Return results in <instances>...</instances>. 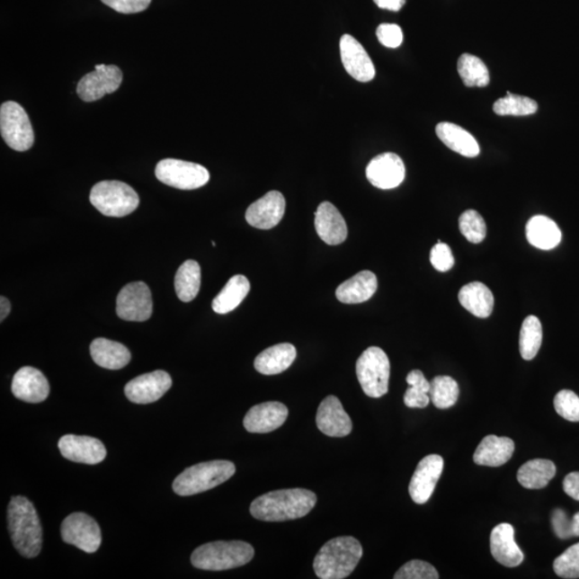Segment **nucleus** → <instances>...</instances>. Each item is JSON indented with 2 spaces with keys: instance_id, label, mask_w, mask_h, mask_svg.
I'll return each instance as SVG.
<instances>
[{
  "instance_id": "a878e982",
  "label": "nucleus",
  "mask_w": 579,
  "mask_h": 579,
  "mask_svg": "<svg viewBox=\"0 0 579 579\" xmlns=\"http://www.w3.org/2000/svg\"><path fill=\"white\" fill-rule=\"evenodd\" d=\"M92 358L98 366L110 370H119L129 364L130 351L124 344L97 338L91 344Z\"/></svg>"
},
{
  "instance_id": "4468645a",
  "label": "nucleus",
  "mask_w": 579,
  "mask_h": 579,
  "mask_svg": "<svg viewBox=\"0 0 579 579\" xmlns=\"http://www.w3.org/2000/svg\"><path fill=\"white\" fill-rule=\"evenodd\" d=\"M443 467V459L436 454L428 455L420 461L409 485V494L415 503L425 504L431 499Z\"/></svg>"
},
{
  "instance_id": "cd10ccee",
  "label": "nucleus",
  "mask_w": 579,
  "mask_h": 579,
  "mask_svg": "<svg viewBox=\"0 0 579 579\" xmlns=\"http://www.w3.org/2000/svg\"><path fill=\"white\" fill-rule=\"evenodd\" d=\"M436 132L440 140L455 153L468 158H475L480 155V145L464 128L452 122H440L436 127Z\"/></svg>"
},
{
  "instance_id": "f03ea898",
  "label": "nucleus",
  "mask_w": 579,
  "mask_h": 579,
  "mask_svg": "<svg viewBox=\"0 0 579 579\" xmlns=\"http://www.w3.org/2000/svg\"><path fill=\"white\" fill-rule=\"evenodd\" d=\"M8 529L16 550L25 558H35L42 548V527L35 506L23 495L10 500Z\"/></svg>"
},
{
  "instance_id": "c9c22d12",
  "label": "nucleus",
  "mask_w": 579,
  "mask_h": 579,
  "mask_svg": "<svg viewBox=\"0 0 579 579\" xmlns=\"http://www.w3.org/2000/svg\"><path fill=\"white\" fill-rule=\"evenodd\" d=\"M430 397L436 408L449 409L458 402L459 387L453 378L438 376L431 382Z\"/></svg>"
},
{
  "instance_id": "c85d7f7f",
  "label": "nucleus",
  "mask_w": 579,
  "mask_h": 579,
  "mask_svg": "<svg viewBox=\"0 0 579 579\" xmlns=\"http://www.w3.org/2000/svg\"><path fill=\"white\" fill-rule=\"evenodd\" d=\"M459 303L477 318L485 319L492 315L494 298L491 290L482 282L468 283L460 289Z\"/></svg>"
},
{
  "instance_id": "393cba45",
  "label": "nucleus",
  "mask_w": 579,
  "mask_h": 579,
  "mask_svg": "<svg viewBox=\"0 0 579 579\" xmlns=\"http://www.w3.org/2000/svg\"><path fill=\"white\" fill-rule=\"evenodd\" d=\"M378 281L374 272H358L336 290V298L343 304H361L372 298L377 291Z\"/></svg>"
},
{
  "instance_id": "f8f14e48",
  "label": "nucleus",
  "mask_w": 579,
  "mask_h": 579,
  "mask_svg": "<svg viewBox=\"0 0 579 579\" xmlns=\"http://www.w3.org/2000/svg\"><path fill=\"white\" fill-rule=\"evenodd\" d=\"M122 82V72L114 65H97L93 72L83 76L76 92L85 102H97L107 94H112L120 88Z\"/></svg>"
},
{
  "instance_id": "3c124183",
  "label": "nucleus",
  "mask_w": 579,
  "mask_h": 579,
  "mask_svg": "<svg viewBox=\"0 0 579 579\" xmlns=\"http://www.w3.org/2000/svg\"><path fill=\"white\" fill-rule=\"evenodd\" d=\"M11 310V304L9 300L4 297L0 298V321L7 318Z\"/></svg>"
},
{
  "instance_id": "79ce46f5",
  "label": "nucleus",
  "mask_w": 579,
  "mask_h": 579,
  "mask_svg": "<svg viewBox=\"0 0 579 579\" xmlns=\"http://www.w3.org/2000/svg\"><path fill=\"white\" fill-rule=\"evenodd\" d=\"M395 579H438L434 566L422 560L406 562L394 575Z\"/></svg>"
},
{
  "instance_id": "f704fd0d",
  "label": "nucleus",
  "mask_w": 579,
  "mask_h": 579,
  "mask_svg": "<svg viewBox=\"0 0 579 579\" xmlns=\"http://www.w3.org/2000/svg\"><path fill=\"white\" fill-rule=\"evenodd\" d=\"M459 74L468 87H485L489 85V71L483 60L471 54H463L458 63Z\"/></svg>"
},
{
  "instance_id": "72a5a7b5",
  "label": "nucleus",
  "mask_w": 579,
  "mask_h": 579,
  "mask_svg": "<svg viewBox=\"0 0 579 579\" xmlns=\"http://www.w3.org/2000/svg\"><path fill=\"white\" fill-rule=\"evenodd\" d=\"M543 330L541 321L536 316H528L522 322L520 336V351L523 360L536 358L542 346Z\"/></svg>"
},
{
  "instance_id": "a211bd4d",
  "label": "nucleus",
  "mask_w": 579,
  "mask_h": 579,
  "mask_svg": "<svg viewBox=\"0 0 579 579\" xmlns=\"http://www.w3.org/2000/svg\"><path fill=\"white\" fill-rule=\"evenodd\" d=\"M341 55L344 69L359 82H370L376 76L375 65L369 53L356 39L343 35L341 39Z\"/></svg>"
},
{
  "instance_id": "412c9836",
  "label": "nucleus",
  "mask_w": 579,
  "mask_h": 579,
  "mask_svg": "<svg viewBox=\"0 0 579 579\" xmlns=\"http://www.w3.org/2000/svg\"><path fill=\"white\" fill-rule=\"evenodd\" d=\"M289 410L278 402H267L253 406L244 419L246 431L254 433H267L285 424Z\"/></svg>"
},
{
  "instance_id": "c03bdc74",
  "label": "nucleus",
  "mask_w": 579,
  "mask_h": 579,
  "mask_svg": "<svg viewBox=\"0 0 579 579\" xmlns=\"http://www.w3.org/2000/svg\"><path fill=\"white\" fill-rule=\"evenodd\" d=\"M377 37L382 46L389 49H396L404 41L403 31L396 24H381L377 29Z\"/></svg>"
},
{
  "instance_id": "6ab92c4d",
  "label": "nucleus",
  "mask_w": 579,
  "mask_h": 579,
  "mask_svg": "<svg viewBox=\"0 0 579 579\" xmlns=\"http://www.w3.org/2000/svg\"><path fill=\"white\" fill-rule=\"evenodd\" d=\"M316 426L328 437L343 438L352 432V421L336 396L323 399L316 414Z\"/></svg>"
},
{
  "instance_id": "9d476101",
  "label": "nucleus",
  "mask_w": 579,
  "mask_h": 579,
  "mask_svg": "<svg viewBox=\"0 0 579 579\" xmlns=\"http://www.w3.org/2000/svg\"><path fill=\"white\" fill-rule=\"evenodd\" d=\"M61 538L67 544L87 554L96 553L102 545V530L96 521L85 513H74L61 523Z\"/></svg>"
},
{
  "instance_id": "39448f33",
  "label": "nucleus",
  "mask_w": 579,
  "mask_h": 579,
  "mask_svg": "<svg viewBox=\"0 0 579 579\" xmlns=\"http://www.w3.org/2000/svg\"><path fill=\"white\" fill-rule=\"evenodd\" d=\"M236 471V465L227 460H211L194 465L175 478L174 491L182 497L208 492L230 480Z\"/></svg>"
},
{
  "instance_id": "58836bf2",
  "label": "nucleus",
  "mask_w": 579,
  "mask_h": 579,
  "mask_svg": "<svg viewBox=\"0 0 579 579\" xmlns=\"http://www.w3.org/2000/svg\"><path fill=\"white\" fill-rule=\"evenodd\" d=\"M554 571L561 578H579V543L573 545L564 554L557 557L554 562Z\"/></svg>"
},
{
  "instance_id": "37998d69",
  "label": "nucleus",
  "mask_w": 579,
  "mask_h": 579,
  "mask_svg": "<svg viewBox=\"0 0 579 579\" xmlns=\"http://www.w3.org/2000/svg\"><path fill=\"white\" fill-rule=\"evenodd\" d=\"M431 262L434 269L439 272H444L452 269L455 259L449 245L443 244L441 241L434 245L431 252Z\"/></svg>"
},
{
  "instance_id": "a18cd8bd",
  "label": "nucleus",
  "mask_w": 579,
  "mask_h": 579,
  "mask_svg": "<svg viewBox=\"0 0 579 579\" xmlns=\"http://www.w3.org/2000/svg\"><path fill=\"white\" fill-rule=\"evenodd\" d=\"M102 2L116 13L132 14L147 10L152 0H102Z\"/></svg>"
},
{
  "instance_id": "49530a36",
  "label": "nucleus",
  "mask_w": 579,
  "mask_h": 579,
  "mask_svg": "<svg viewBox=\"0 0 579 579\" xmlns=\"http://www.w3.org/2000/svg\"><path fill=\"white\" fill-rule=\"evenodd\" d=\"M404 402L409 408H426L431 402L430 394L422 391V389L410 387L406 389L404 396Z\"/></svg>"
},
{
  "instance_id": "8fccbe9b",
  "label": "nucleus",
  "mask_w": 579,
  "mask_h": 579,
  "mask_svg": "<svg viewBox=\"0 0 579 579\" xmlns=\"http://www.w3.org/2000/svg\"><path fill=\"white\" fill-rule=\"evenodd\" d=\"M379 8L397 13L405 4V0H374Z\"/></svg>"
},
{
  "instance_id": "9b49d317",
  "label": "nucleus",
  "mask_w": 579,
  "mask_h": 579,
  "mask_svg": "<svg viewBox=\"0 0 579 579\" xmlns=\"http://www.w3.org/2000/svg\"><path fill=\"white\" fill-rule=\"evenodd\" d=\"M116 313L125 321H147L153 314V299L147 283L131 282L122 288L117 297Z\"/></svg>"
},
{
  "instance_id": "c756f323",
  "label": "nucleus",
  "mask_w": 579,
  "mask_h": 579,
  "mask_svg": "<svg viewBox=\"0 0 579 579\" xmlns=\"http://www.w3.org/2000/svg\"><path fill=\"white\" fill-rule=\"evenodd\" d=\"M526 236L532 246L542 250H550L558 246L562 237L556 222L541 215L534 216L528 221Z\"/></svg>"
},
{
  "instance_id": "f3484780",
  "label": "nucleus",
  "mask_w": 579,
  "mask_h": 579,
  "mask_svg": "<svg viewBox=\"0 0 579 579\" xmlns=\"http://www.w3.org/2000/svg\"><path fill=\"white\" fill-rule=\"evenodd\" d=\"M286 210V200L280 192H270L249 206L246 220L250 226L261 230L275 227Z\"/></svg>"
},
{
  "instance_id": "dca6fc26",
  "label": "nucleus",
  "mask_w": 579,
  "mask_h": 579,
  "mask_svg": "<svg viewBox=\"0 0 579 579\" xmlns=\"http://www.w3.org/2000/svg\"><path fill=\"white\" fill-rule=\"evenodd\" d=\"M405 175L404 161L394 153L377 156L366 168V176L371 185L384 191L398 187L404 182Z\"/></svg>"
},
{
  "instance_id": "0eeeda50",
  "label": "nucleus",
  "mask_w": 579,
  "mask_h": 579,
  "mask_svg": "<svg viewBox=\"0 0 579 579\" xmlns=\"http://www.w3.org/2000/svg\"><path fill=\"white\" fill-rule=\"evenodd\" d=\"M391 364L387 355L378 347L364 351L356 361V375L367 396L380 398L388 392Z\"/></svg>"
},
{
  "instance_id": "de8ad7c7",
  "label": "nucleus",
  "mask_w": 579,
  "mask_h": 579,
  "mask_svg": "<svg viewBox=\"0 0 579 579\" xmlns=\"http://www.w3.org/2000/svg\"><path fill=\"white\" fill-rule=\"evenodd\" d=\"M406 383L410 387H414L426 393H430L431 382L426 380L424 374L421 370H412L409 372V375L406 376Z\"/></svg>"
},
{
  "instance_id": "aec40b11",
  "label": "nucleus",
  "mask_w": 579,
  "mask_h": 579,
  "mask_svg": "<svg viewBox=\"0 0 579 579\" xmlns=\"http://www.w3.org/2000/svg\"><path fill=\"white\" fill-rule=\"evenodd\" d=\"M11 391L25 403L39 404L49 397V384L40 370L26 366L14 375Z\"/></svg>"
},
{
  "instance_id": "5701e85b",
  "label": "nucleus",
  "mask_w": 579,
  "mask_h": 579,
  "mask_svg": "<svg viewBox=\"0 0 579 579\" xmlns=\"http://www.w3.org/2000/svg\"><path fill=\"white\" fill-rule=\"evenodd\" d=\"M491 551L495 561L508 567L522 564L523 553L515 542V530L510 523H500L491 534Z\"/></svg>"
},
{
  "instance_id": "ddd939ff",
  "label": "nucleus",
  "mask_w": 579,
  "mask_h": 579,
  "mask_svg": "<svg viewBox=\"0 0 579 579\" xmlns=\"http://www.w3.org/2000/svg\"><path fill=\"white\" fill-rule=\"evenodd\" d=\"M172 387V379L168 372L156 370L138 376L125 387V394L130 402L138 405H147L157 402Z\"/></svg>"
},
{
  "instance_id": "b1692460",
  "label": "nucleus",
  "mask_w": 579,
  "mask_h": 579,
  "mask_svg": "<svg viewBox=\"0 0 579 579\" xmlns=\"http://www.w3.org/2000/svg\"><path fill=\"white\" fill-rule=\"evenodd\" d=\"M515 450L513 440L491 434L482 440L473 455L477 465L487 467L503 466L512 459Z\"/></svg>"
},
{
  "instance_id": "7ed1b4c3",
  "label": "nucleus",
  "mask_w": 579,
  "mask_h": 579,
  "mask_svg": "<svg viewBox=\"0 0 579 579\" xmlns=\"http://www.w3.org/2000/svg\"><path fill=\"white\" fill-rule=\"evenodd\" d=\"M363 548L352 537L331 539L319 550L314 561V570L321 579H343L358 566Z\"/></svg>"
},
{
  "instance_id": "2f4dec72",
  "label": "nucleus",
  "mask_w": 579,
  "mask_h": 579,
  "mask_svg": "<svg viewBox=\"0 0 579 579\" xmlns=\"http://www.w3.org/2000/svg\"><path fill=\"white\" fill-rule=\"evenodd\" d=\"M249 290L250 283L246 277L233 276L213 300V310L219 315L231 313L247 297Z\"/></svg>"
},
{
  "instance_id": "f257e3e1",
  "label": "nucleus",
  "mask_w": 579,
  "mask_h": 579,
  "mask_svg": "<svg viewBox=\"0 0 579 579\" xmlns=\"http://www.w3.org/2000/svg\"><path fill=\"white\" fill-rule=\"evenodd\" d=\"M316 503V495L308 489H281L260 495L250 505V513L262 521H294L310 513Z\"/></svg>"
},
{
  "instance_id": "09e8293b",
  "label": "nucleus",
  "mask_w": 579,
  "mask_h": 579,
  "mask_svg": "<svg viewBox=\"0 0 579 579\" xmlns=\"http://www.w3.org/2000/svg\"><path fill=\"white\" fill-rule=\"evenodd\" d=\"M564 491L571 498L579 501V472H571L566 477Z\"/></svg>"
},
{
  "instance_id": "20e7f679",
  "label": "nucleus",
  "mask_w": 579,
  "mask_h": 579,
  "mask_svg": "<svg viewBox=\"0 0 579 579\" xmlns=\"http://www.w3.org/2000/svg\"><path fill=\"white\" fill-rule=\"evenodd\" d=\"M254 549L243 541H217L202 545L193 551L192 564L205 571H226L249 564Z\"/></svg>"
},
{
  "instance_id": "7c9ffc66",
  "label": "nucleus",
  "mask_w": 579,
  "mask_h": 579,
  "mask_svg": "<svg viewBox=\"0 0 579 579\" xmlns=\"http://www.w3.org/2000/svg\"><path fill=\"white\" fill-rule=\"evenodd\" d=\"M556 466L551 460L533 459L523 464L517 472V480L527 489H542L556 476Z\"/></svg>"
},
{
  "instance_id": "423d86ee",
  "label": "nucleus",
  "mask_w": 579,
  "mask_h": 579,
  "mask_svg": "<svg viewBox=\"0 0 579 579\" xmlns=\"http://www.w3.org/2000/svg\"><path fill=\"white\" fill-rule=\"evenodd\" d=\"M89 200L100 213L117 218L133 213L140 204V198L133 188L119 181L96 183L92 189Z\"/></svg>"
},
{
  "instance_id": "e433bc0d",
  "label": "nucleus",
  "mask_w": 579,
  "mask_h": 579,
  "mask_svg": "<svg viewBox=\"0 0 579 579\" xmlns=\"http://www.w3.org/2000/svg\"><path fill=\"white\" fill-rule=\"evenodd\" d=\"M538 103L533 99L519 96L510 92L494 103V112L500 116H527L536 113Z\"/></svg>"
},
{
  "instance_id": "1a4fd4ad",
  "label": "nucleus",
  "mask_w": 579,
  "mask_h": 579,
  "mask_svg": "<svg viewBox=\"0 0 579 579\" xmlns=\"http://www.w3.org/2000/svg\"><path fill=\"white\" fill-rule=\"evenodd\" d=\"M156 177L161 183L182 191L201 188L209 181V172L203 165L178 159H164L156 166Z\"/></svg>"
},
{
  "instance_id": "a19ab883",
  "label": "nucleus",
  "mask_w": 579,
  "mask_h": 579,
  "mask_svg": "<svg viewBox=\"0 0 579 579\" xmlns=\"http://www.w3.org/2000/svg\"><path fill=\"white\" fill-rule=\"evenodd\" d=\"M554 531L559 539H570L579 537V512L572 519L567 517L564 510L556 509L551 514Z\"/></svg>"
},
{
  "instance_id": "4c0bfd02",
  "label": "nucleus",
  "mask_w": 579,
  "mask_h": 579,
  "mask_svg": "<svg viewBox=\"0 0 579 579\" xmlns=\"http://www.w3.org/2000/svg\"><path fill=\"white\" fill-rule=\"evenodd\" d=\"M459 230L472 244H480L485 239L487 227L485 220L477 210L469 209L459 217Z\"/></svg>"
},
{
  "instance_id": "2eb2a0df",
  "label": "nucleus",
  "mask_w": 579,
  "mask_h": 579,
  "mask_svg": "<svg viewBox=\"0 0 579 579\" xmlns=\"http://www.w3.org/2000/svg\"><path fill=\"white\" fill-rule=\"evenodd\" d=\"M58 449L66 459L75 463L97 465L107 458L104 444L93 437L66 434L59 439Z\"/></svg>"
},
{
  "instance_id": "6e6552de",
  "label": "nucleus",
  "mask_w": 579,
  "mask_h": 579,
  "mask_svg": "<svg viewBox=\"0 0 579 579\" xmlns=\"http://www.w3.org/2000/svg\"><path fill=\"white\" fill-rule=\"evenodd\" d=\"M0 131L8 147L26 152L35 141L30 117L19 103L8 102L0 108Z\"/></svg>"
},
{
  "instance_id": "4be33fe9",
  "label": "nucleus",
  "mask_w": 579,
  "mask_h": 579,
  "mask_svg": "<svg viewBox=\"0 0 579 579\" xmlns=\"http://www.w3.org/2000/svg\"><path fill=\"white\" fill-rule=\"evenodd\" d=\"M315 227L319 237L327 245L336 246L346 241L348 227L341 211L330 202H322L316 211Z\"/></svg>"
},
{
  "instance_id": "ea45409f",
  "label": "nucleus",
  "mask_w": 579,
  "mask_h": 579,
  "mask_svg": "<svg viewBox=\"0 0 579 579\" xmlns=\"http://www.w3.org/2000/svg\"><path fill=\"white\" fill-rule=\"evenodd\" d=\"M557 414L566 421L579 422V397L570 389H562L554 400Z\"/></svg>"
},
{
  "instance_id": "bb28decb",
  "label": "nucleus",
  "mask_w": 579,
  "mask_h": 579,
  "mask_svg": "<svg viewBox=\"0 0 579 579\" xmlns=\"http://www.w3.org/2000/svg\"><path fill=\"white\" fill-rule=\"evenodd\" d=\"M297 354V349L291 343L276 344L257 356L254 360V369L265 376L281 374L293 364Z\"/></svg>"
},
{
  "instance_id": "473e14b6",
  "label": "nucleus",
  "mask_w": 579,
  "mask_h": 579,
  "mask_svg": "<svg viewBox=\"0 0 579 579\" xmlns=\"http://www.w3.org/2000/svg\"><path fill=\"white\" fill-rule=\"evenodd\" d=\"M175 291L182 302L189 303L197 298L201 287V267L198 262H183L175 276Z\"/></svg>"
}]
</instances>
